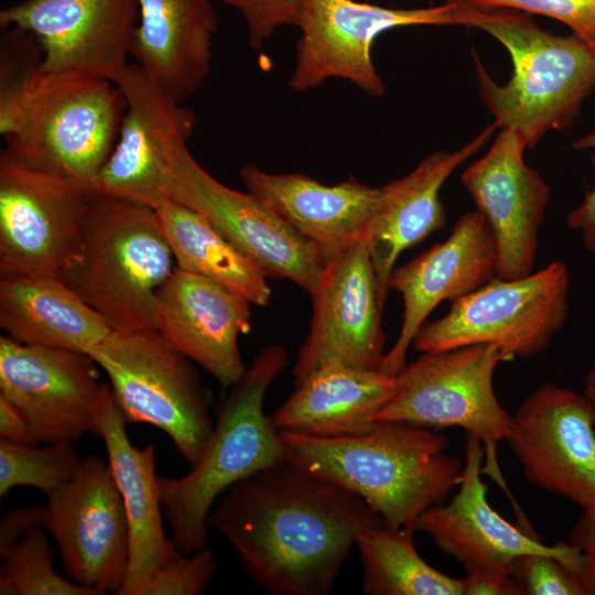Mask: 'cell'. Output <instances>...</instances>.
<instances>
[{
	"label": "cell",
	"mask_w": 595,
	"mask_h": 595,
	"mask_svg": "<svg viewBox=\"0 0 595 595\" xmlns=\"http://www.w3.org/2000/svg\"><path fill=\"white\" fill-rule=\"evenodd\" d=\"M356 494L289 459L228 488L207 527L272 595H327L359 533L380 520Z\"/></svg>",
	"instance_id": "obj_1"
},
{
	"label": "cell",
	"mask_w": 595,
	"mask_h": 595,
	"mask_svg": "<svg viewBox=\"0 0 595 595\" xmlns=\"http://www.w3.org/2000/svg\"><path fill=\"white\" fill-rule=\"evenodd\" d=\"M0 133L22 162L88 192L111 154L126 99L111 82L41 69L35 40L11 29L2 41Z\"/></svg>",
	"instance_id": "obj_2"
},
{
	"label": "cell",
	"mask_w": 595,
	"mask_h": 595,
	"mask_svg": "<svg viewBox=\"0 0 595 595\" xmlns=\"http://www.w3.org/2000/svg\"><path fill=\"white\" fill-rule=\"evenodd\" d=\"M285 457L301 469L361 497L391 527L414 530L429 508L442 505L462 478L461 459L434 429L374 421L338 436L280 432Z\"/></svg>",
	"instance_id": "obj_3"
},
{
	"label": "cell",
	"mask_w": 595,
	"mask_h": 595,
	"mask_svg": "<svg viewBox=\"0 0 595 595\" xmlns=\"http://www.w3.org/2000/svg\"><path fill=\"white\" fill-rule=\"evenodd\" d=\"M458 2L456 24L488 33L512 62L510 79L498 84L472 50L479 95L497 127L518 132L528 149L569 128L595 88V47L542 29L529 13Z\"/></svg>",
	"instance_id": "obj_4"
},
{
	"label": "cell",
	"mask_w": 595,
	"mask_h": 595,
	"mask_svg": "<svg viewBox=\"0 0 595 595\" xmlns=\"http://www.w3.org/2000/svg\"><path fill=\"white\" fill-rule=\"evenodd\" d=\"M286 364L282 346L260 349L229 387L208 442L191 470L181 477H158L163 513L183 553L207 547V517L221 494L286 458L280 432L263 410L266 393Z\"/></svg>",
	"instance_id": "obj_5"
},
{
	"label": "cell",
	"mask_w": 595,
	"mask_h": 595,
	"mask_svg": "<svg viewBox=\"0 0 595 595\" xmlns=\"http://www.w3.org/2000/svg\"><path fill=\"white\" fill-rule=\"evenodd\" d=\"M176 268L153 207L91 192L78 251L60 279L116 331H154L160 288Z\"/></svg>",
	"instance_id": "obj_6"
},
{
	"label": "cell",
	"mask_w": 595,
	"mask_h": 595,
	"mask_svg": "<svg viewBox=\"0 0 595 595\" xmlns=\"http://www.w3.org/2000/svg\"><path fill=\"white\" fill-rule=\"evenodd\" d=\"M89 356L107 375L126 423L162 430L191 466L214 429L210 396L193 361L158 332L113 331Z\"/></svg>",
	"instance_id": "obj_7"
},
{
	"label": "cell",
	"mask_w": 595,
	"mask_h": 595,
	"mask_svg": "<svg viewBox=\"0 0 595 595\" xmlns=\"http://www.w3.org/2000/svg\"><path fill=\"white\" fill-rule=\"evenodd\" d=\"M502 361H509L505 351L493 344L422 353L397 374V393L372 421L464 429L483 444L482 473L507 491L496 455L497 444L507 439L512 425V414L494 389V374Z\"/></svg>",
	"instance_id": "obj_8"
},
{
	"label": "cell",
	"mask_w": 595,
	"mask_h": 595,
	"mask_svg": "<svg viewBox=\"0 0 595 595\" xmlns=\"http://www.w3.org/2000/svg\"><path fill=\"white\" fill-rule=\"evenodd\" d=\"M569 291V270L558 260L524 277H495L453 302L443 317L424 324L413 345L432 353L493 344L508 360L538 355L565 324Z\"/></svg>",
	"instance_id": "obj_9"
},
{
	"label": "cell",
	"mask_w": 595,
	"mask_h": 595,
	"mask_svg": "<svg viewBox=\"0 0 595 595\" xmlns=\"http://www.w3.org/2000/svg\"><path fill=\"white\" fill-rule=\"evenodd\" d=\"M458 1L418 9H391L355 0H302L295 63L288 80L294 91L331 78L379 97L385 83L371 60V46L383 32L410 25L456 24Z\"/></svg>",
	"instance_id": "obj_10"
},
{
	"label": "cell",
	"mask_w": 595,
	"mask_h": 595,
	"mask_svg": "<svg viewBox=\"0 0 595 595\" xmlns=\"http://www.w3.org/2000/svg\"><path fill=\"white\" fill-rule=\"evenodd\" d=\"M90 193L1 151V278H60L78 251Z\"/></svg>",
	"instance_id": "obj_11"
},
{
	"label": "cell",
	"mask_w": 595,
	"mask_h": 595,
	"mask_svg": "<svg viewBox=\"0 0 595 595\" xmlns=\"http://www.w3.org/2000/svg\"><path fill=\"white\" fill-rule=\"evenodd\" d=\"M187 140L177 137L169 149L171 199L203 215L268 278L290 280L310 293L325 267L316 247L252 193L232 190L214 178L193 158Z\"/></svg>",
	"instance_id": "obj_12"
},
{
	"label": "cell",
	"mask_w": 595,
	"mask_h": 595,
	"mask_svg": "<svg viewBox=\"0 0 595 595\" xmlns=\"http://www.w3.org/2000/svg\"><path fill=\"white\" fill-rule=\"evenodd\" d=\"M46 498L43 528L54 538L67 574L97 595H118L129 566V529L109 464L96 456L83 459Z\"/></svg>",
	"instance_id": "obj_13"
},
{
	"label": "cell",
	"mask_w": 595,
	"mask_h": 595,
	"mask_svg": "<svg viewBox=\"0 0 595 595\" xmlns=\"http://www.w3.org/2000/svg\"><path fill=\"white\" fill-rule=\"evenodd\" d=\"M309 294L312 320L292 369L294 386L331 364L379 369L385 356L381 315L386 299L367 237L328 261Z\"/></svg>",
	"instance_id": "obj_14"
},
{
	"label": "cell",
	"mask_w": 595,
	"mask_h": 595,
	"mask_svg": "<svg viewBox=\"0 0 595 595\" xmlns=\"http://www.w3.org/2000/svg\"><path fill=\"white\" fill-rule=\"evenodd\" d=\"M86 354L0 337V397L29 423L33 442L74 443L97 434L104 382Z\"/></svg>",
	"instance_id": "obj_15"
},
{
	"label": "cell",
	"mask_w": 595,
	"mask_h": 595,
	"mask_svg": "<svg viewBox=\"0 0 595 595\" xmlns=\"http://www.w3.org/2000/svg\"><path fill=\"white\" fill-rule=\"evenodd\" d=\"M138 0H24L0 12L1 29L30 34L41 69L113 83L129 64Z\"/></svg>",
	"instance_id": "obj_16"
},
{
	"label": "cell",
	"mask_w": 595,
	"mask_h": 595,
	"mask_svg": "<svg viewBox=\"0 0 595 595\" xmlns=\"http://www.w3.org/2000/svg\"><path fill=\"white\" fill-rule=\"evenodd\" d=\"M505 442L531 485L595 508V408L585 394L539 387L512 414Z\"/></svg>",
	"instance_id": "obj_17"
},
{
	"label": "cell",
	"mask_w": 595,
	"mask_h": 595,
	"mask_svg": "<svg viewBox=\"0 0 595 595\" xmlns=\"http://www.w3.org/2000/svg\"><path fill=\"white\" fill-rule=\"evenodd\" d=\"M113 83L126 99L116 145L96 176L91 192L155 208L172 198L169 149L173 139H190L196 117L169 99L136 63Z\"/></svg>",
	"instance_id": "obj_18"
},
{
	"label": "cell",
	"mask_w": 595,
	"mask_h": 595,
	"mask_svg": "<svg viewBox=\"0 0 595 595\" xmlns=\"http://www.w3.org/2000/svg\"><path fill=\"white\" fill-rule=\"evenodd\" d=\"M465 458L457 493L448 501L424 511L414 530L428 534L466 571L484 570L510 576L518 556L547 553L559 558L577 576L581 555L570 541L547 545L530 529L510 523L489 505L480 478L483 444L470 434L466 437Z\"/></svg>",
	"instance_id": "obj_19"
},
{
	"label": "cell",
	"mask_w": 595,
	"mask_h": 595,
	"mask_svg": "<svg viewBox=\"0 0 595 595\" xmlns=\"http://www.w3.org/2000/svg\"><path fill=\"white\" fill-rule=\"evenodd\" d=\"M522 137L501 129L488 151L461 175L497 246V277L515 279L533 271L550 190L523 159Z\"/></svg>",
	"instance_id": "obj_20"
},
{
	"label": "cell",
	"mask_w": 595,
	"mask_h": 595,
	"mask_svg": "<svg viewBox=\"0 0 595 595\" xmlns=\"http://www.w3.org/2000/svg\"><path fill=\"white\" fill-rule=\"evenodd\" d=\"M497 246L486 218L476 209L464 214L450 236L422 255L394 267L389 289L401 294L403 314L398 338L385 354L380 370L397 375L405 365L428 316L443 301L455 302L497 277Z\"/></svg>",
	"instance_id": "obj_21"
},
{
	"label": "cell",
	"mask_w": 595,
	"mask_h": 595,
	"mask_svg": "<svg viewBox=\"0 0 595 595\" xmlns=\"http://www.w3.org/2000/svg\"><path fill=\"white\" fill-rule=\"evenodd\" d=\"M251 304L230 288L176 267L156 294L154 331L229 388L247 369L238 339L250 329Z\"/></svg>",
	"instance_id": "obj_22"
},
{
	"label": "cell",
	"mask_w": 595,
	"mask_h": 595,
	"mask_svg": "<svg viewBox=\"0 0 595 595\" xmlns=\"http://www.w3.org/2000/svg\"><path fill=\"white\" fill-rule=\"evenodd\" d=\"M126 424L105 383L97 409V435L105 443L129 529V566L118 595H144L153 577L183 552L163 529L155 447L134 446Z\"/></svg>",
	"instance_id": "obj_23"
},
{
	"label": "cell",
	"mask_w": 595,
	"mask_h": 595,
	"mask_svg": "<svg viewBox=\"0 0 595 595\" xmlns=\"http://www.w3.org/2000/svg\"><path fill=\"white\" fill-rule=\"evenodd\" d=\"M240 177L285 224L313 244L325 264L367 236L380 195L354 178L326 185L301 173H271L246 165Z\"/></svg>",
	"instance_id": "obj_24"
},
{
	"label": "cell",
	"mask_w": 595,
	"mask_h": 595,
	"mask_svg": "<svg viewBox=\"0 0 595 595\" xmlns=\"http://www.w3.org/2000/svg\"><path fill=\"white\" fill-rule=\"evenodd\" d=\"M496 128L495 122L488 125L458 150L428 154L410 173L380 187L366 237L385 299L400 255L444 226L442 186L459 165L489 141Z\"/></svg>",
	"instance_id": "obj_25"
},
{
	"label": "cell",
	"mask_w": 595,
	"mask_h": 595,
	"mask_svg": "<svg viewBox=\"0 0 595 595\" xmlns=\"http://www.w3.org/2000/svg\"><path fill=\"white\" fill-rule=\"evenodd\" d=\"M129 56L172 101L199 90L212 68L217 18L212 0H138Z\"/></svg>",
	"instance_id": "obj_26"
},
{
	"label": "cell",
	"mask_w": 595,
	"mask_h": 595,
	"mask_svg": "<svg viewBox=\"0 0 595 595\" xmlns=\"http://www.w3.org/2000/svg\"><path fill=\"white\" fill-rule=\"evenodd\" d=\"M397 390V375L331 364L295 385L271 420L279 432L312 436L351 434L369 426Z\"/></svg>",
	"instance_id": "obj_27"
},
{
	"label": "cell",
	"mask_w": 595,
	"mask_h": 595,
	"mask_svg": "<svg viewBox=\"0 0 595 595\" xmlns=\"http://www.w3.org/2000/svg\"><path fill=\"white\" fill-rule=\"evenodd\" d=\"M0 326L10 338L89 355L115 329L60 278L4 277Z\"/></svg>",
	"instance_id": "obj_28"
},
{
	"label": "cell",
	"mask_w": 595,
	"mask_h": 595,
	"mask_svg": "<svg viewBox=\"0 0 595 595\" xmlns=\"http://www.w3.org/2000/svg\"><path fill=\"white\" fill-rule=\"evenodd\" d=\"M154 209L177 268L230 288L255 305H268V277L203 215L172 199Z\"/></svg>",
	"instance_id": "obj_29"
},
{
	"label": "cell",
	"mask_w": 595,
	"mask_h": 595,
	"mask_svg": "<svg viewBox=\"0 0 595 595\" xmlns=\"http://www.w3.org/2000/svg\"><path fill=\"white\" fill-rule=\"evenodd\" d=\"M413 530L382 519L364 529L356 541L367 595H463V581L434 569L418 553Z\"/></svg>",
	"instance_id": "obj_30"
},
{
	"label": "cell",
	"mask_w": 595,
	"mask_h": 595,
	"mask_svg": "<svg viewBox=\"0 0 595 595\" xmlns=\"http://www.w3.org/2000/svg\"><path fill=\"white\" fill-rule=\"evenodd\" d=\"M0 556L1 595H97L55 572L53 552L42 527L29 531Z\"/></svg>",
	"instance_id": "obj_31"
},
{
	"label": "cell",
	"mask_w": 595,
	"mask_h": 595,
	"mask_svg": "<svg viewBox=\"0 0 595 595\" xmlns=\"http://www.w3.org/2000/svg\"><path fill=\"white\" fill-rule=\"evenodd\" d=\"M73 443H18L0 439V497L15 487H34L48 496L65 485L80 463Z\"/></svg>",
	"instance_id": "obj_32"
},
{
	"label": "cell",
	"mask_w": 595,
	"mask_h": 595,
	"mask_svg": "<svg viewBox=\"0 0 595 595\" xmlns=\"http://www.w3.org/2000/svg\"><path fill=\"white\" fill-rule=\"evenodd\" d=\"M510 577L520 595H583L573 573L559 558L547 553H529L518 556Z\"/></svg>",
	"instance_id": "obj_33"
},
{
	"label": "cell",
	"mask_w": 595,
	"mask_h": 595,
	"mask_svg": "<svg viewBox=\"0 0 595 595\" xmlns=\"http://www.w3.org/2000/svg\"><path fill=\"white\" fill-rule=\"evenodd\" d=\"M216 567L215 555L208 547L193 553H182L153 577L144 595L203 594Z\"/></svg>",
	"instance_id": "obj_34"
},
{
	"label": "cell",
	"mask_w": 595,
	"mask_h": 595,
	"mask_svg": "<svg viewBox=\"0 0 595 595\" xmlns=\"http://www.w3.org/2000/svg\"><path fill=\"white\" fill-rule=\"evenodd\" d=\"M486 8L541 14L567 25L573 34L595 45V0H456Z\"/></svg>",
	"instance_id": "obj_35"
},
{
	"label": "cell",
	"mask_w": 595,
	"mask_h": 595,
	"mask_svg": "<svg viewBox=\"0 0 595 595\" xmlns=\"http://www.w3.org/2000/svg\"><path fill=\"white\" fill-rule=\"evenodd\" d=\"M213 1V0H212ZM237 9L242 15L248 43L260 50L273 33L284 25H298L302 0H218Z\"/></svg>",
	"instance_id": "obj_36"
},
{
	"label": "cell",
	"mask_w": 595,
	"mask_h": 595,
	"mask_svg": "<svg viewBox=\"0 0 595 595\" xmlns=\"http://www.w3.org/2000/svg\"><path fill=\"white\" fill-rule=\"evenodd\" d=\"M570 542L581 555L577 578L583 595H595V508L583 509L571 530Z\"/></svg>",
	"instance_id": "obj_37"
},
{
	"label": "cell",
	"mask_w": 595,
	"mask_h": 595,
	"mask_svg": "<svg viewBox=\"0 0 595 595\" xmlns=\"http://www.w3.org/2000/svg\"><path fill=\"white\" fill-rule=\"evenodd\" d=\"M573 148L595 151V130L577 139ZM565 220L570 229L580 232L584 247L595 255V183L580 205L566 215Z\"/></svg>",
	"instance_id": "obj_38"
},
{
	"label": "cell",
	"mask_w": 595,
	"mask_h": 595,
	"mask_svg": "<svg viewBox=\"0 0 595 595\" xmlns=\"http://www.w3.org/2000/svg\"><path fill=\"white\" fill-rule=\"evenodd\" d=\"M42 527V506L20 507L8 511L0 522V552L29 531Z\"/></svg>",
	"instance_id": "obj_39"
},
{
	"label": "cell",
	"mask_w": 595,
	"mask_h": 595,
	"mask_svg": "<svg viewBox=\"0 0 595 595\" xmlns=\"http://www.w3.org/2000/svg\"><path fill=\"white\" fill-rule=\"evenodd\" d=\"M462 581L463 595H520L513 580L501 573L470 570Z\"/></svg>",
	"instance_id": "obj_40"
},
{
	"label": "cell",
	"mask_w": 595,
	"mask_h": 595,
	"mask_svg": "<svg viewBox=\"0 0 595 595\" xmlns=\"http://www.w3.org/2000/svg\"><path fill=\"white\" fill-rule=\"evenodd\" d=\"M0 435L2 439L12 442L34 443L28 421L23 414L3 397H0Z\"/></svg>",
	"instance_id": "obj_41"
},
{
	"label": "cell",
	"mask_w": 595,
	"mask_h": 595,
	"mask_svg": "<svg viewBox=\"0 0 595 595\" xmlns=\"http://www.w3.org/2000/svg\"><path fill=\"white\" fill-rule=\"evenodd\" d=\"M584 394L587 397V399L592 402V404L595 408V365L591 367L588 370L586 378H585V385H584Z\"/></svg>",
	"instance_id": "obj_42"
},
{
	"label": "cell",
	"mask_w": 595,
	"mask_h": 595,
	"mask_svg": "<svg viewBox=\"0 0 595 595\" xmlns=\"http://www.w3.org/2000/svg\"><path fill=\"white\" fill-rule=\"evenodd\" d=\"M447 1H455V0H447Z\"/></svg>",
	"instance_id": "obj_43"
},
{
	"label": "cell",
	"mask_w": 595,
	"mask_h": 595,
	"mask_svg": "<svg viewBox=\"0 0 595 595\" xmlns=\"http://www.w3.org/2000/svg\"><path fill=\"white\" fill-rule=\"evenodd\" d=\"M594 47H595V45H594Z\"/></svg>",
	"instance_id": "obj_44"
}]
</instances>
